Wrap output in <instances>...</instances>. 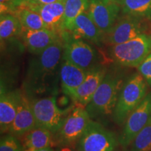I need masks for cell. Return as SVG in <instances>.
Wrapping results in <instances>:
<instances>
[{
    "label": "cell",
    "mask_w": 151,
    "mask_h": 151,
    "mask_svg": "<svg viewBox=\"0 0 151 151\" xmlns=\"http://www.w3.org/2000/svg\"><path fill=\"white\" fill-rule=\"evenodd\" d=\"M137 69L147 84L151 86V53L141 62Z\"/></svg>",
    "instance_id": "cell-26"
},
{
    "label": "cell",
    "mask_w": 151,
    "mask_h": 151,
    "mask_svg": "<svg viewBox=\"0 0 151 151\" xmlns=\"http://www.w3.org/2000/svg\"><path fill=\"white\" fill-rule=\"evenodd\" d=\"M63 38L64 51L62 59L88 71L95 66L97 60L96 50L82 39H75L66 32L61 34Z\"/></svg>",
    "instance_id": "cell-7"
},
{
    "label": "cell",
    "mask_w": 151,
    "mask_h": 151,
    "mask_svg": "<svg viewBox=\"0 0 151 151\" xmlns=\"http://www.w3.org/2000/svg\"><path fill=\"white\" fill-rule=\"evenodd\" d=\"M63 51L64 43L60 38L29 62L24 86L28 94L37 95L53 90Z\"/></svg>",
    "instance_id": "cell-1"
},
{
    "label": "cell",
    "mask_w": 151,
    "mask_h": 151,
    "mask_svg": "<svg viewBox=\"0 0 151 151\" xmlns=\"http://www.w3.org/2000/svg\"><path fill=\"white\" fill-rule=\"evenodd\" d=\"M22 92L20 90L6 91L2 84L0 95V129L1 133L9 132L16 117Z\"/></svg>",
    "instance_id": "cell-16"
},
{
    "label": "cell",
    "mask_w": 151,
    "mask_h": 151,
    "mask_svg": "<svg viewBox=\"0 0 151 151\" xmlns=\"http://www.w3.org/2000/svg\"><path fill=\"white\" fill-rule=\"evenodd\" d=\"M122 86L120 77L106 73L91 101L86 106L92 120L113 115Z\"/></svg>",
    "instance_id": "cell-2"
},
{
    "label": "cell",
    "mask_w": 151,
    "mask_h": 151,
    "mask_svg": "<svg viewBox=\"0 0 151 151\" xmlns=\"http://www.w3.org/2000/svg\"><path fill=\"white\" fill-rule=\"evenodd\" d=\"M150 53V34H143L126 42L113 45L110 49L113 61L123 67H138Z\"/></svg>",
    "instance_id": "cell-4"
},
{
    "label": "cell",
    "mask_w": 151,
    "mask_h": 151,
    "mask_svg": "<svg viewBox=\"0 0 151 151\" xmlns=\"http://www.w3.org/2000/svg\"><path fill=\"white\" fill-rule=\"evenodd\" d=\"M14 15L18 18L23 29L30 30L47 29L40 15L27 7L19 8Z\"/></svg>",
    "instance_id": "cell-23"
},
{
    "label": "cell",
    "mask_w": 151,
    "mask_h": 151,
    "mask_svg": "<svg viewBox=\"0 0 151 151\" xmlns=\"http://www.w3.org/2000/svg\"><path fill=\"white\" fill-rule=\"evenodd\" d=\"M20 36L28 51L37 55L60 39L61 35L48 29L30 30L22 28Z\"/></svg>",
    "instance_id": "cell-14"
},
{
    "label": "cell",
    "mask_w": 151,
    "mask_h": 151,
    "mask_svg": "<svg viewBox=\"0 0 151 151\" xmlns=\"http://www.w3.org/2000/svg\"><path fill=\"white\" fill-rule=\"evenodd\" d=\"M106 69L95 65L86 71L83 82L81 85L72 99L81 106L86 107L91 101L94 93L106 75Z\"/></svg>",
    "instance_id": "cell-12"
},
{
    "label": "cell",
    "mask_w": 151,
    "mask_h": 151,
    "mask_svg": "<svg viewBox=\"0 0 151 151\" xmlns=\"http://www.w3.org/2000/svg\"><path fill=\"white\" fill-rule=\"evenodd\" d=\"M151 119V92L147 94L141 103L129 115L118 137L122 146H129L141 130Z\"/></svg>",
    "instance_id": "cell-9"
},
{
    "label": "cell",
    "mask_w": 151,
    "mask_h": 151,
    "mask_svg": "<svg viewBox=\"0 0 151 151\" xmlns=\"http://www.w3.org/2000/svg\"><path fill=\"white\" fill-rule=\"evenodd\" d=\"M90 116L86 107L77 106L66 117L58 132V143H76L89 124Z\"/></svg>",
    "instance_id": "cell-10"
},
{
    "label": "cell",
    "mask_w": 151,
    "mask_h": 151,
    "mask_svg": "<svg viewBox=\"0 0 151 151\" xmlns=\"http://www.w3.org/2000/svg\"><path fill=\"white\" fill-rule=\"evenodd\" d=\"M65 32L75 39H84L98 46L104 41V34L86 11L79 15Z\"/></svg>",
    "instance_id": "cell-13"
},
{
    "label": "cell",
    "mask_w": 151,
    "mask_h": 151,
    "mask_svg": "<svg viewBox=\"0 0 151 151\" xmlns=\"http://www.w3.org/2000/svg\"><path fill=\"white\" fill-rule=\"evenodd\" d=\"M32 105L37 127L45 128L53 134L58 133L66 117L64 111L57 106L55 97L35 99L32 101Z\"/></svg>",
    "instance_id": "cell-8"
},
{
    "label": "cell",
    "mask_w": 151,
    "mask_h": 151,
    "mask_svg": "<svg viewBox=\"0 0 151 151\" xmlns=\"http://www.w3.org/2000/svg\"><path fill=\"white\" fill-rule=\"evenodd\" d=\"M37 151H55V150L52 147H48V148L40 149V150H38Z\"/></svg>",
    "instance_id": "cell-30"
},
{
    "label": "cell",
    "mask_w": 151,
    "mask_h": 151,
    "mask_svg": "<svg viewBox=\"0 0 151 151\" xmlns=\"http://www.w3.org/2000/svg\"><path fill=\"white\" fill-rule=\"evenodd\" d=\"M53 134L43 127H36L21 137V142L24 151H37L54 145Z\"/></svg>",
    "instance_id": "cell-19"
},
{
    "label": "cell",
    "mask_w": 151,
    "mask_h": 151,
    "mask_svg": "<svg viewBox=\"0 0 151 151\" xmlns=\"http://www.w3.org/2000/svg\"><path fill=\"white\" fill-rule=\"evenodd\" d=\"M0 151H24V149L17 137L9 134L1 139Z\"/></svg>",
    "instance_id": "cell-25"
},
{
    "label": "cell",
    "mask_w": 151,
    "mask_h": 151,
    "mask_svg": "<svg viewBox=\"0 0 151 151\" xmlns=\"http://www.w3.org/2000/svg\"><path fill=\"white\" fill-rule=\"evenodd\" d=\"M65 1V0H28L27 2L26 3L24 6L48 4L59 2V1Z\"/></svg>",
    "instance_id": "cell-28"
},
{
    "label": "cell",
    "mask_w": 151,
    "mask_h": 151,
    "mask_svg": "<svg viewBox=\"0 0 151 151\" xmlns=\"http://www.w3.org/2000/svg\"><path fill=\"white\" fill-rule=\"evenodd\" d=\"M121 6L111 0H90L86 12L104 35L112 29L119 18Z\"/></svg>",
    "instance_id": "cell-11"
},
{
    "label": "cell",
    "mask_w": 151,
    "mask_h": 151,
    "mask_svg": "<svg viewBox=\"0 0 151 151\" xmlns=\"http://www.w3.org/2000/svg\"><path fill=\"white\" fill-rule=\"evenodd\" d=\"M37 127L34 115L32 101L25 94L22 93L18 110L12 122L9 133L16 137H20Z\"/></svg>",
    "instance_id": "cell-15"
},
{
    "label": "cell",
    "mask_w": 151,
    "mask_h": 151,
    "mask_svg": "<svg viewBox=\"0 0 151 151\" xmlns=\"http://www.w3.org/2000/svg\"><path fill=\"white\" fill-rule=\"evenodd\" d=\"M131 144V151H151V119Z\"/></svg>",
    "instance_id": "cell-24"
},
{
    "label": "cell",
    "mask_w": 151,
    "mask_h": 151,
    "mask_svg": "<svg viewBox=\"0 0 151 151\" xmlns=\"http://www.w3.org/2000/svg\"><path fill=\"white\" fill-rule=\"evenodd\" d=\"M65 1H62L43 5H26L22 7H27L36 11L43 19L47 29L61 35L65 14Z\"/></svg>",
    "instance_id": "cell-18"
},
{
    "label": "cell",
    "mask_w": 151,
    "mask_h": 151,
    "mask_svg": "<svg viewBox=\"0 0 151 151\" xmlns=\"http://www.w3.org/2000/svg\"><path fill=\"white\" fill-rule=\"evenodd\" d=\"M86 71L64 59L62 60L59 69V78L64 93L71 99L83 82Z\"/></svg>",
    "instance_id": "cell-17"
},
{
    "label": "cell",
    "mask_w": 151,
    "mask_h": 151,
    "mask_svg": "<svg viewBox=\"0 0 151 151\" xmlns=\"http://www.w3.org/2000/svg\"><path fill=\"white\" fill-rule=\"evenodd\" d=\"M147 94V83L140 73H135L123 84L113 113L118 125L124 123L129 115L141 103Z\"/></svg>",
    "instance_id": "cell-3"
},
{
    "label": "cell",
    "mask_w": 151,
    "mask_h": 151,
    "mask_svg": "<svg viewBox=\"0 0 151 151\" xmlns=\"http://www.w3.org/2000/svg\"><path fill=\"white\" fill-rule=\"evenodd\" d=\"M22 27L18 17L14 14H1L0 17L1 41H9L21 35Z\"/></svg>",
    "instance_id": "cell-20"
},
{
    "label": "cell",
    "mask_w": 151,
    "mask_h": 151,
    "mask_svg": "<svg viewBox=\"0 0 151 151\" xmlns=\"http://www.w3.org/2000/svg\"><path fill=\"white\" fill-rule=\"evenodd\" d=\"M76 143H58L55 151H80Z\"/></svg>",
    "instance_id": "cell-27"
},
{
    "label": "cell",
    "mask_w": 151,
    "mask_h": 151,
    "mask_svg": "<svg viewBox=\"0 0 151 151\" xmlns=\"http://www.w3.org/2000/svg\"><path fill=\"white\" fill-rule=\"evenodd\" d=\"M89 4L90 0H65L62 32L67 31L79 15L87 11Z\"/></svg>",
    "instance_id": "cell-21"
},
{
    "label": "cell",
    "mask_w": 151,
    "mask_h": 151,
    "mask_svg": "<svg viewBox=\"0 0 151 151\" xmlns=\"http://www.w3.org/2000/svg\"><path fill=\"white\" fill-rule=\"evenodd\" d=\"M118 143L113 132L91 120L76 144L80 151H114Z\"/></svg>",
    "instance_id": "cell-5"
},
{
    "label": "cell",
    "mask_w": 151,
    "mask_h": 151,
    "mask_svg": "<svg viewBox=\"0 0 151 151\" xmlns=\"http://www.w3.org/2000/svg\"><path fill=\"white\" fill-rule=\"evenodd\" d=\"M120 6L123 14L151 19V0H123Z\"/></svg>",
    "instance_id": "cell-22"
},
{
    "label": "cell",
    "mask_w": 151,
    "mask_h": 151,
    "mask_svg": "<svg viewBox=\"0 0 151 151\" xmlns=\"http://www.w3.org/2000/svg\"><path fill=\"white\" fill-rule=\"evenodd\" d=\"M149 19L124 14L119 17L112 29L105 34L104 39L113 45L126 42L143 34H149Z\"/></svg>",
    "instance_id": "cell-6"
},
{
    "label": "cell",
    "mask_w": 151,
    "mask_h": 151,
    "mask_svg": "<svg viewBox=\"0 0 151 151\" xmlns=\"http://www.w3.org/2000/svg\"><path fill=\"white\" fill-rule=\"evenodd\" d=\"M111 1H113V2H116L117 4H118L119 5H121V4L123 0H111Z\"/></svg>",
    "instance_id": "cell-31"
},
{
    "label": "cell",
    "mask_w": 151,
    "mask_h": 151,
    "mask_svg": "<svg viewBox=\"0 0 151 151\" xmlns=\"http://www.w3.org/2000/svg\"><path fill=\"white\" fill-rule=\"evenodd\" d=\"M28 0H14V14L16 12L19 8L22 7L27 2Z\"/></svg>",
    "instance_id": "cell-29"
}]
</instances>
